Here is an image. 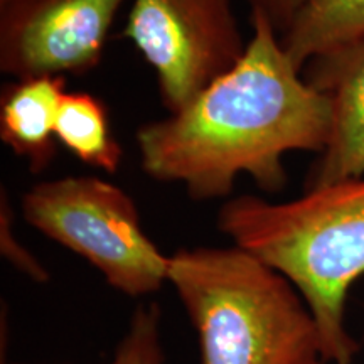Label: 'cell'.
Instances as JSON below:
<instances>
[{
  "mask_svg": "<svg viewBox=\"0 0 364 364\" xmlns=\"http://www.w3.org/2000/svg\"><path fill=\"white\" fill-rule=\"evenodd\" d=\"M66 93V76L14 80L0 93V139L34 174L56 157V122Z\"/></svg>",
  "mask_w": 364,
  "mask_h": 364,
  "instance_id": "ba28073f",
  "label": "cell"
},
{
  "mask_svg": "<svg viewBox=\"0 0 364 364\" xmlns=\"http://www.w3.org/2000/svg\"><path fill=\"white\" fill-rule=\"evenodd\" d=\"M0 250H2L4 257L17 270L26 273L29 279L39 282V284L49 280V272L43 267V263L24 245L16 240V235H14V209L4 186L0 191Z\"/></svg>",
  "mask_w": 364,
  "mask_h": 364,
  "instance_id": "7c38bea8",
  "label": "cell"
},
{
  "mask_svg": "<svg viewBox=\"0 0 364 364\" xmlns=\"http://www.w3.org/2000/svg\"><path fill=\"white\" fill-rule=\"evenodd\" d=\"M167 282L193 322L201 364H327L297 287L257 255L236 245L179 248Z\"/></svg>",
  "mask_w": 364,
  "mask_h": 364,
  "instance_id": "3957f363",
  "label": "cell"
},
{
  "mask_svg": "<svg viewBox=\"0 0 364 364\" xmlns=\"http://www.w3.org/2000/svg\"><path fill=\"white\" fill-rule=\"evenodd\" d=\"M218 230L297 287L316 318L327 363L351 364L349 290L364 275V177L307 189L292 201L226 199Z\"/></svg>",
  "mask_w": 364,
  "mask_h": 364,
  "instance_id": "7a4b0ae2",
  "label": "cell"
},
{
  "mask_svg": "<svg viewBox=\"0 0 364 364\" xmlns=\"http://www.w3.org/2000/svg\"><path fill=\"white\" fill-rule=\"evenodd\" d=\"M58 142L86 166L115 174L124 150L113 135L110 117L102 100L86 91H68L59 107Z\"/></svg>",
  "mask_w": 364,
  "mask_h": 364,
  "instance_id": "30bf717a",
  "label": "cell"
},
{
  "mask_svg": "<svg viewBox=\"0 0 364 364\" xmlns=\"http://www.w3.org/2000/svg\"><path fill=\"white\" fill-rule=\"evenodd\" d=\"M124 36L156 73L169 115L188 107L247 51L231 0H134Z\"/></svg>",
  "mask_w": 364,
  "mask_h": 364,
  "instance_id": "5b68a950",
  "label": "cell"
},
{
  "mask_svg": "<svg viewBox=\"0 0 364 364\" xmlns=\"http://www.w3.org/2000/svg\"><path fill=\"white\" fill-rule=\"evenodd\" d=\"M22 216L49 240L85 258L129 297L159 292L169 275L164 255L144 231L134 199L95 176L39 182L22 196Z\"/></svg>",
  "mask_w": 364,
  "mask_h": 364,
  "instance_id": "277c9868",
  "label": "cell"
},
{
  "mask_svg": "<svg viewBox=\"0 0 364 364\" xmlns=\"http://www.w3.org/2000/svg\"><path fill=\"white\" fill-rule=\"evenodd\" d=\"M110 364H112V363H110Z\"/></svg>",
  "mask_w": 364,
  "mask_h": 364,
  "instance_id": "5bb4252c",
  "label": "cell"
},
{
  "mask_svg": "<svg viewBox=\"0 0 364 364\" xmlns=\"http://www.w3.org/2000/svg\"><path fill=\"white\" fill-rule=\"evenodd\" d=\"M250 14H260L282 36L292 26L295 17L316 0H245Z\"/></svg>",
  "mask_w": 364,
  "mask_h": 364,
  "instance_id": "4fadbf2b",
  "label": "cell"
},
{
  "mask_svg": "<svg viewBox=\"0 0 364 364\" xmlns=\"http://www.w3.org/2000/svg\"><path fill=\"white\" fill-rule=\"evenodd\" d=\"M364 39V0H316L280 36L300 71L318 54Z\"/></svg>",
  "mask_w": 364,
  "mask_h": 364,
  "instance_id": "9c48e42d",
  "label": "cell"
},
{
  "mask_svg": "<svg viewBox=\"0 0 364 364\" xmlns=\"http://www.w3.org/2000/svg\"><path fill=\"white\" fill-rule=\"evenodd\" d=\"M250 24L238 65L181 112L136 130L145 174L184 184L194 201L230 198L241 174L280 193L287 154H322L329 140V100L304 80L265 17L250 14Z\"/></svg>",
  "mask_w": 364,
  "mask_h": 364,
  "instance_id": "6da1fadb",
  "label": "cell"
},
{
  "mask_svg": "<svg viewBox=\"0 0 364 364\" xmlns=\"http://www.w3.org/2000/svg\"><path fill=\"white\" fill-rule=\"evenodd\" d=\"M125 0H0V70L12 78L97 68Z\"/></svg>",
  "mask_w": 364,
  "mask_h": 364,
  "instance_id": "8992f818",
  "label": "cell"
},
{
  "mask_svg": "<svg viewBox=\"0 0 364 364\" xmlns=\"http://www.w3.org/2000/svg\"><path fill=\"white\" fill-rule=\"evenodd\" d=\"M302 76L331 105L329 140L306 191L364 177V39L312 58Z\"/></svg>",
  "mask_w": 364,
  "mask_h": 364,
  "instance_id": "52a82bcc",
  "label": "cell"
},
{
  "mask_svg": "<svg viewBox=\"0 0 364 364\" xmlns=\"http://www.w3.org/2000/svg\"><path fill=\"white\" fill-rule=\"evenodd\" d=\"M162 314L159 304H144L132 314L112 364H164Z\"/></svg>",
  "mask_w": 364,
  "mask_h": 364,
  "instance_id": "8fae6325",
  "label": "cell"
}]
</instances>
